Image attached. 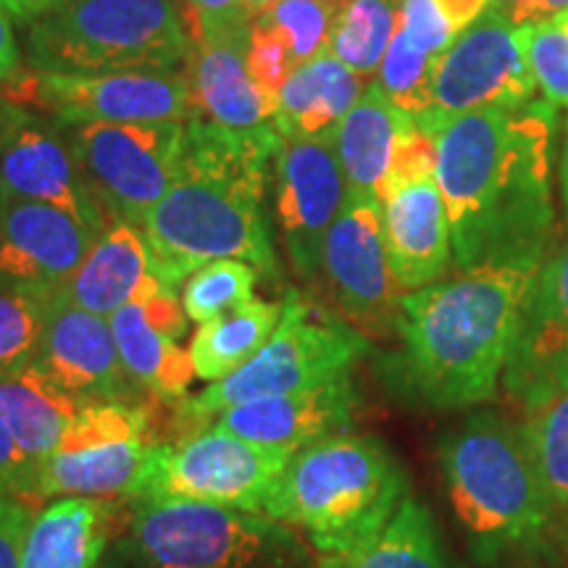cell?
<instances>
[{"instance_id": "cell-1", "label": "cell", "mask_w": 568, "mask_h": 568, "mask_svg": "<svg viewBox=\"0 0 568 568\" xmlns=\"http://www.w3.org/2000/svg\"><path fill=\"white\" fill-rule=\"evenodd\" d=\"M458 272L479 266L539 268L558 247L552 201L558 109L548 101L447 119L435 132Z\"/></svg>"}, {"instance_id": "cell-2", "label": "cell", "mask_w": 568, "mask_h": 568, "mask_svg": "<svg viewBox=\"0 0 568 568\" xmlns=\"http://www.w3.org/2000/svg\"><path fill=\"white\" fill-rule=\"evenodd\" d=\"M280 140L274 124L232 130L209 119L187 122L172 187L140 224L163 284L180 290L190 274L222 258L276 276L264 203Z\"/></svg>"}, {"instance_id": "cell-3", "label": "cell", "mask_w": 568, "mask_h": 568, "mask_svg": "<svg viewBox=\"0 0 568 568\" xmlns=\"http://www.w3.org/2000/svg\"><path fill=\"white\" fill-rule=\"evenodd\" d=\"M537 268L479 266L400 297L397 379L435 410L493 400Z\"/></svg>"}, {"instance_id": "cell-4", "label": "cell", "mask_w": 568, "mask_h": 568, "mask_svg": "<svg viewBox=\"0 0 568 568\" xmlns=\"http://www.w3.org/2000/svg\"><path fill=\"white\" fill-rule=\"evenodd\" d=\"M439 466L479 564L548 552L550 503L521 424L495 410L468 416L439 443Z\"/></svg>"}, {"instance_id": "cell-5", "label": "cell", "mask_w": 568, "mask_h": 568, "mask_svg": "<svg viewBox=\"0 0 568 568\" xmlns=\"http://www.w3.org/2000/svg\"><path fill=\"white\" fill-rule=\"evenodd\" d=\"M408 497V474L393 450L345 432L290 458L264 516L308 537L318 556H339L374 537Z\"/></svg>"}, {"instance_id": "cell-6", "label": "cell", "mask_w": 568, "mask_h": 568, "mask_svg": "<svg viewBox=\"0 0 568 568\" xmlns=\"http://www.w3.org/2000/svg\"><path fill=\"white\" fill-rule=\"evenodd\" d=\"M98 568H318L308 539L251 510L132 497Z\"/></svg>"}, {"instance_id": "cell-7", "label": "cell", "mask_w": 568, "mask_h": 568, "mask_svg": "<svg viewBox=\"0 0 568 568\" xmlns=\"http://www.w3.org/2000/svg\"><path fill=\"white\" fill-rule=\"evenodd\" d=\"M27 67L59 74L176 71L193 53L176 0H69L27 27Z\"/></svg>"}, {"instance_id": "cell-8", "label": "cell", "mask_w": 568, "mask_h": 568, "mask_svg": "<svg viewBox=\"0 0 568 568\" xmlns=\"http://www.w3.org/2000/svg\"><path fill=\"white\" fill-rule=\"evenodd\" d=\"M366 353L368 339L351 324L290 293L268 343L232 376L176 403V422L197 429L226 408L329 385L351 376Z\"/></svg>"}, {"instance_id": "cell-9", "label": "cell", "mask_w": 568, "mask_h": 568, "mask_svg": "<svg viewBox=\"0 0 568 568\" xmlns=\"http://www.w3.org/2000/svg\"><path fill=\"white\" fill-rule=\"evenodd\" d=\"M293 456L211 426L176 445L155 443L126 500L174 497L264 514L268 495Z\"/></svg>"}, {"instance_id": "cell-10", "label": "cell", "mask_w": 568, "mask_h": 568, "mask_svg": "<svg viewBox=\"0 0 568 568\" xmlns=\"http://www.w3.org/2000/svg\"><path fill=\"white\" fill-rule=\"evenodd\" d=\"M19 105H32L48 119L71 124H159L193 122L197 105L184 69L59 74L27 67L13 82L0 84Z\"/></svg>"}, {"instance_id": "cell-11", "label": "cell", "mask_w": 568, "mask_h": 568, "mask_svg": "<svg viewBox=\"0 0 568 568\" xmlns=\"http://www.w3.org/2000/svg\"><path fill=\"white\" fill-rule=\"evenodd\" d=\"M55 124L105 213L134 226L145 222L172 187L187 124Z\"/></svg>"}, {"instance_id": "cell-12", "label": "cell", "mask_w": 568, "mask_h": 568, "mask_svg": "<svg viewBox=\"0 0 568 568\" xmlns=\"http://www.w3.org/2000/svg\"><path fill=\"white\" fill-rule=\"evenodd\" d=\"M527 55V30L487 9L435 61L432 109L416 122L429 134L447 119L537 101Z\"/></svg>"}, {"instance_id": "cell-13", "label": "cell", "mask_w": 568, "mask_h": 568, "mask_svg": "<svg viewBox=\"0 0 568 568\" xmlns=\"http://www.w3.org/2000/svg\"><path fill=\"white\" fill-rule=\"evenodd\" d=\"M151 410L140 403H88L38 466V497H130L151 443Z\"/></svg>"}, {"instance_id": "cell-14", "label": "cell", "mask_w": 568, "mask_h": 568, "mask_svg": "<svg viewBox=\"0 0 568 568\" xmlns=\"http://www.w3.org/2000/svg\"><path fill=\"white\" fill-rule=\"evenodd\" d=\"M435 169V140L416 122L379 195L389 266L403 295L445 280L453 266L450 222Z\"/></svg>"}, {"instance_id": "cell-15", "label": "cell", "mask_w": 568, "mask_h": 568, "mask_svg": "<svg viewBox=\"0 0 568 568\" xmlns=\"http://www.w3.org/2000/svg\"><path fill=\"white\" fill-rule=\"evenodd\" d=\"M335 314L366 339L397 332L400 287L385 245L382 203L374 195L347 193L326 232L318 280Z\"/></svg>"}, {"instance_id": "cell-16", "label": "cell", "mask_w": 568, "mask_h": 568, "mask_svg": "<svg viewBox=\"0 0 568 568\" xmlns=\"http://www.w3.org/2000/svg\"><path fill=\"white\" fill-rule=\"evenodd\" d=\"M274 216L295 274L318 280L326 232L347 195L335 151V132L308 140H280L272 163Z\"/></svg>"}, {"instance_id": "cell-17", "label": "cell", "mask_w": 568, "mask_h": 568, "mask_svg": "<svg viewBox=\"0 0 568 568\" xmlns=\"http://www.w3.org/2000/svg\"><path fill=\"white\" fill-rule=\"evenodd\" d=\"M98 237L67 211L0 195V287L53 301Z\"/></svg>"}, {"instance_id": "cell-18", "label": "cell", "mask_w": 568, "mask_h": 568, "mask_svg": "<svg viewBox=\"0 0 568 568\" xmlns=\"http://www.w3.org/2000/svg\"><path fill=\"white\" fill-rule=\"evenodd\" d=\"M503 389L518 410L568 389V240L529 284Z\"/></svg>"}, {"instance_id": "cell-19", "label": "cell", "mask_w": 568, "mask_h": 568, "mask_svg": "<svg viewBox=\"0 0 568 568\" xmlns=\"http://www.w3.org/2000/svg\"><path fill=\"white\" fill-rule=\"evenodd\" d=\"M34 364L84 403H134L132 397L140 393L122 364L109 318L80 308L63 293L48 303Z\"/></svg>"}, {"instance_id": "cell-20", "label": "cell", "mask_w": 568, "mask_h": 568, "mask_svg": "<svg viewBox=\"0 0 568 568\" xmlns=\"http://www.w3.org/2000/svg\"><path fill=\"white\" fill-rule=\"evenodd\" d=\"M193 53L187 74L197 119L232 130H255L274 122L276 103L258 88L247 69V27H224L197 19L187 9Z\"/></svg>"}, {"instance_id": "cell-21", "label": "cell", "mask_w": 568, "mask_h": 568, "mask_svg": "<svg viewBox=\"0 0 568 568\" xmlns=\"http://www.w3.org/2000/svg\"><path fill=\"white\" fill-rule=\"evenodd\" d=\"M0 195L53 205L95 234L113 222L90 190L59 124L34 113L0 153Z\"/></svg>"}, {"instance_id": "cell-22", "label": "cell", "mask_w": 568, "mask_h": 568, "mask_svg": "<svg viewBox=\"0 0 568 568\" xmlns=\"http://www.w3.org/2000/svg\"><path fill=\"white\" fill-rule=\"evenodd\" d=\"M361 408V393L353 374L297 395L266 397L226 408L211 426L251 439L255 445L301 453L322 439L353 429Z\"/></svg>"}, {"instance_id": "cell-23", "label": "cell", "mask_w": 568, "mask_h": 568, "mask_svg": "<svg viewBox=\"0 0 568 568\" xmlns=\"http://www.w3.org/2000/svg\"><path fill=\"white\" fill-rule=\"evenodd\" d=\"M169 290L153 272L151 247L140 226L113 219L71 276L67 295L80 308L111 318L119 308Z\"/></svg>"}, {"instance_id": "cell-24", "label": "cell", "mask_w": 568, "mask_h": 568, "mask_svg": "<svg viewBox=\"0 0 568 568\" xmlns=\"http://www.w3.org/2000/svg\"><path fill=\"white\" fill-rule=\"evenodd\" d=\"M416 126L410 113L389 103L376 84H366L358 103L335 130V151L347 193L379 197L403 140Z\"/></svg>"}, {"instance_id": "cell-25", "label": "cell", "mask_w": 568, "mask_h": 568, "mask_svg": "<svg viewBox=\"0 0 568 568\" xmlns=\"http://www.w3.org/2000/svg\"><path fill=\"white\" fill-rule=\"evenodd\" d=\"M111 527V503L95 497L51 500L27 529L19 568H98Z\"/></svg>"}, {"instance_id": "cell-26", "label": "cell", "mask_w": 568, "mask_h": 568, "mask_svg": "<svg viewBox=\"0 0 568 568\" xmlns=\"http://www.w3.org/2000/svg\"><path fill=\"white\" fill-rule=\"evenodd\" d=\"M364 77L337 61L329 51L297 67L276 98L274 130L284 140L332 134L345 113L364 95Z\"/></svg>"}, {"instance_id": "cell-27", "label": "cell", "mask_w": 568, "mask_h": 568, "mask_svg": "<svg viewBox=\"0 0 568 568\" xmlns=\"http://www.w3.org/2000/svg\"><path fill=\"white\" fill-rule=\"evenodd\" d=\"M84 406L88 403L38 364L0 379V418L34 466L59 447L63 432Z\"/></svg>"}, {"instance_id": "cell-28", "label": "cell", "mask_w": 568, "mask_h": 568, "mask_svg": "<svg viewBox=\"0 0 568 568\" xmlns=\"http://www.w3.org/2000/svg\"><path fill=\"white\" fill-rule=\"evenodd\" d=\"M318 568H460L426 503L408 497L397 514L339 556H318Z\"/></svg>"}, {"instance_id": "cell-29", "label": "cell", "mask_w": 568, "mask_h": 568, "mask_svg": "<svg viewBox=\"0 0 568 568\" xmlns=\"http://www.w3.org/2000/svg\"><path fill=\"white\" fill-rule=\"evenodd\" d=\"M109 322L122 364L134 385L159 397V400H184L197 374L190 351H184L180 339L153 329L142 316L138 303L119 308Z\"/></svg>"}, {"instance_id": "cell-30", "label": "cell", "mask_w": 568, "mask_h": 568, "mask_svg": "<svg viewBox=\"0 0 568 568\" xmlns=\"http://www.w3.org/2000/svg\"><path fill=\"white\" fill-rule=\"evenodd\" d=\"M282 311L284 303L253 297L230 314L197 324L187 347L197 379L213 385L243 368L274 335Z\"/></svg>"}, {"instance_id": "cell-31", "label": "cell", "mask_w": 568, "mask_h": 568, "mask_svg": "<svg viewBox=\"0 0 568 568\" xmlns=\"http://www.w3.org/2000/svg\"><path fill=\"white\" fill-rule=\"evenodd\" d=\"M521 426L548 495L552 531L568 548V389L521 410Z\"/></svg>"}, {"instance_id": "cell-32", "label": "cell", "mask_w": 568, "mask_h": 568, "mask_svg": "<svg viewBox=\"0 0 568 568\" xmlns=\"http://www.w3.org/2000/svg\"><path fill=\"white\" fill-rule=\"evenodd\" d=\"M400 24V0H343L329 53L358 77H376Z\"/></svg>"}, {"instance_id": "cell-33", "label": "cell", "mask_w": 568, "mask_h": 568, "mask_svg": "<svg viewBox=\"0 0 568 568\" xmlns=\"http://www.w3.org/2000/svg\"><path fill=\"white\" fill-rule=\"evenodd\" d=\"M261 272L245 261L222 258L211 261L187 276L182 284V305L190 322L205 324L211 318L230 314L255 297Z\"/></svg>"}, {"instance_id": "cell-34", "label": "cell", "mask_w": 568, "mask_h": 568, "mask_svg": "<svg viewBox=\"0 0 568 568\" xmlns=\"http://www.w3.org/2000/svg\"><path fill=\"white\" fill-rule=\"evenodd\" d=\"M339 6L343 3H335V0H280L255 19L264 21L282 40L297 69L329 51Z\"/></svg>"}, {"instance_id": "cell-35", "label": "cell", "mask_w": 568, "mask_h": 568, "mask_svg": "<svg viewBox=\"0 0 568 568\" xmlns=\"http://www.w3.org/2000/svg\"><path fill=\"white\" fill-rule=\"evenodd\" d=\"M435 55L418 51L400 30L389 42L382 67L376 71L374 84L385 92L389 103L418 119L432 109V74Z\"/></svg>"}, {"instance_id": "cell-36", "label": "cell", "mask_w": 568, "mask_h": 568, "mask_svg": "<svg viewBox=\"0 0 568 568\" xmlns=\"http://www.w3.org/2000/svg\"><path fill=\"white\" fill-rule=\"evenodd\" d=\"M48 303L51 301L0 287V379L34 364L45 332Z\"/></svg>"}, {"instance_id": "cell-37", "label": "cell", "mask_w": 568, "mask_h": 568, "mask_svg": "<svg viewBox=\"0 0 568 568\" xmlns=\"http://www.w3.org/2000/svg\"><path fill=\"white\" fill-rule=\"evenodd\" d=\"M524 30L539 98L552 109H568V13Z\"/></svg>"}, {"instance_id": "cell-38", "label": "cell", "mask_w": 568, "mask_h": 568, "mask_svg": "<svg viewBox=\"0 0 568 568\" xmlns=\"http://www.w3.org/2000/svg\"><path fill=\"white\" fill-rule=\"evenodd\" d=\"M0 489L13 500L34 506L38 497V466L24 456L17 439L0 418Z\"/></svg>"}, {"instance_id": "cell-39", "label": "cell", "mask_w": 568, "mask_h": 568, "mask_svg": "<svg viewBox=\"0 0 568 568\" xmlns=\"http://www.w3.org/2000/svg\"><path fill=\"white\" fill-rule=\"evenodd\" d=\"M32 508L13 497H0V568H19L27 529L32 524Z\"/></svg>"}, {"instance_id": "cell-40", "label": "cell", "mask_w": 568, "mask_h": 568, "mask_svg": "<svg viewBox=\"0 0 568 568\" xmlns=\"http://www.w3.org/2000/svg\"><path fill=\"white\" fill-rule=\"evenodd\" d=\"M140 311L145 316V322L153 326V329L163 332L166 337L172 339H182L187 335V314H184L182 297L176 295V290H161L145 301H140Z\"/></svg>"}, {"instance_id": "cell-41", "label": "cell", "mask_w": 568, "mask_h": 568, "mask_svg": "<svg viewBox=\"0 0 568 568\" xmlns=\"http://www.w3.org/2000/svg\"><path fill=\"white\" fill-rule=\"evenodd\" d=\"M489 9L500 11L516 27H531L566 13V0H493Z\"/></svg>"}, {"instance_id": "cell-42", "label": "cell", "mask_w": 568, "mask_h": 568, "mask_svg": "<svg viewBox=\"0 0 568 568\" xmlns=\"http://www.w3.org/2000/svg\"><path fill=\"white\" fill-rule=\"evenodd\" d=\"M184 6H187L197 19L211 21V24L247 27L253 19L245 9V0H184Z\"/></svg>"}, {"instance_id": "cell-43", "label": "cell", "mask_w": 568, "mask_h": 568, "mask_svg": "<svg viewBox=\"0 0 568 568\" xmlns=\"http://www.w3.org/2000/svg\"><path fill=\"white\" fill-rule=\"evenodd\" d=\"M24 61L21 59V48L17 34H13L11 17L0 9V84L13 82L24 71Z\"/></svg>"}, {"instance_id": "cell-44", "label": "cell", "mask_w": 568, "mask_h": 568, "mask_svg": "<svg viewBox=\"0 0 568 568\" xmlns=\"http://www.w3.org/2000/svg\"><path fill=\"white\" fill-rule=\"evenodd\" d=\"M67 3L69 0H0V9L9 13L13 24L30 27Z\"/></svg>"}, {"instance_id": "cell-45", "label": "cell", "mask_w": 568, "mask_h": 568, "mask_svg": "<svg viewBox=\"0 0 568 568\" xmlns=\"http://www.w3.org/2000/svg\"><path fill=\"white\" fill-rule=\"evenodd\" d=\"M32 119V111L24 109V105L13 103L9 95H6L3 88H0V153L9 148V142L17 138L21 126Z\"/></svg>"}, {"instance_id": "cell-46", "label": "cell", "mask_w": 568, "mask_h": 568, "mask_svg": "<svg viewBox=\"0 0 568 568\" xmlns=\"http://www.w3.org/2000/svg\"><path fill=\"white\" fill-rule=\"evenodd\" d=\"M558 182H560V201H564V209H566V219H568V148H564V155H560Z\"/></svg>"}, {"instance_id": "cell-47", "label": "cell", "mask_w": 568, "mask_h": 568, "mask_svg": "<svg viewBox=\"0 0 568 568\" xmlns=\"http://www.w3.org/2000/svg\"><path fill=\"white\" fill-rule=\"evenodd\" d=\"M274 3H280V0H245V9L251 17H258V13H264L272 9Z\"/></svg>"}, {"instance_id": "cell-48", "label": "cell", "mask_w": 568, "mask_h": 568, "mask_svg": "<svg viewBox=\"0 0 568 568\" xmlns=\"http://www.w3.org/2000/svg\"><path fill=\"white\" fill-rule=\"evenodd\" d=\"M510 568H556V566L542 564V560H539V556H531V558H518V564L510 566Z\"/></svg>"}, {"instance_id": "cell-49", "label": "cell", "mask_w": 568, "mask_h": 568, "mask_svg": "<svg viewBox=\"0 0 568 568\" xmlns=\"http://www.w3.org/2000/svg\"><path fill=\"white\" fill-rule=\"evenodd\" d=\"M564 148H568V122H566V140H564Z\"/></svg>"}, {"instance_id": "cell-50", "label": "cell", "mask_w": 568, "mask_h": 568, "mask_svg": "<svg viewBox=\"0 0 568 568\" xmlns=\"http://www.w3.org/2000/svg\"><path fill=\"white\" fill-rule=\"evenodd\" d=\"M0 497H9V495H6V493H3V489H0Z\"/></svg>"}, {"instance_id": "cell-51", "label": "cell", "mask_w": 568, "mask_h": 568, "mask_svg": "<svg viewBox=\"0 0 568 568\" xmlns=\"http://www.w3.org/2000/svg\"><path fill=\"white\" fill-rule=\"evenodd\" d=\"M566 13H568V0H566Z\"/></svg>"}, {"instance_id": "cell-52", "label": "cell", "mask_w": 568, "mask_h": 568, "mask_svg": "<svg viewBox=\"0 0 568 568\" xmlns=\"http://www.w3.org/2000/svg\"><path fill=\"white\" fill-rule=\"evenodd\" d=\"M335 3H343V0H335Z\"/></svg>"}]
</instances>
